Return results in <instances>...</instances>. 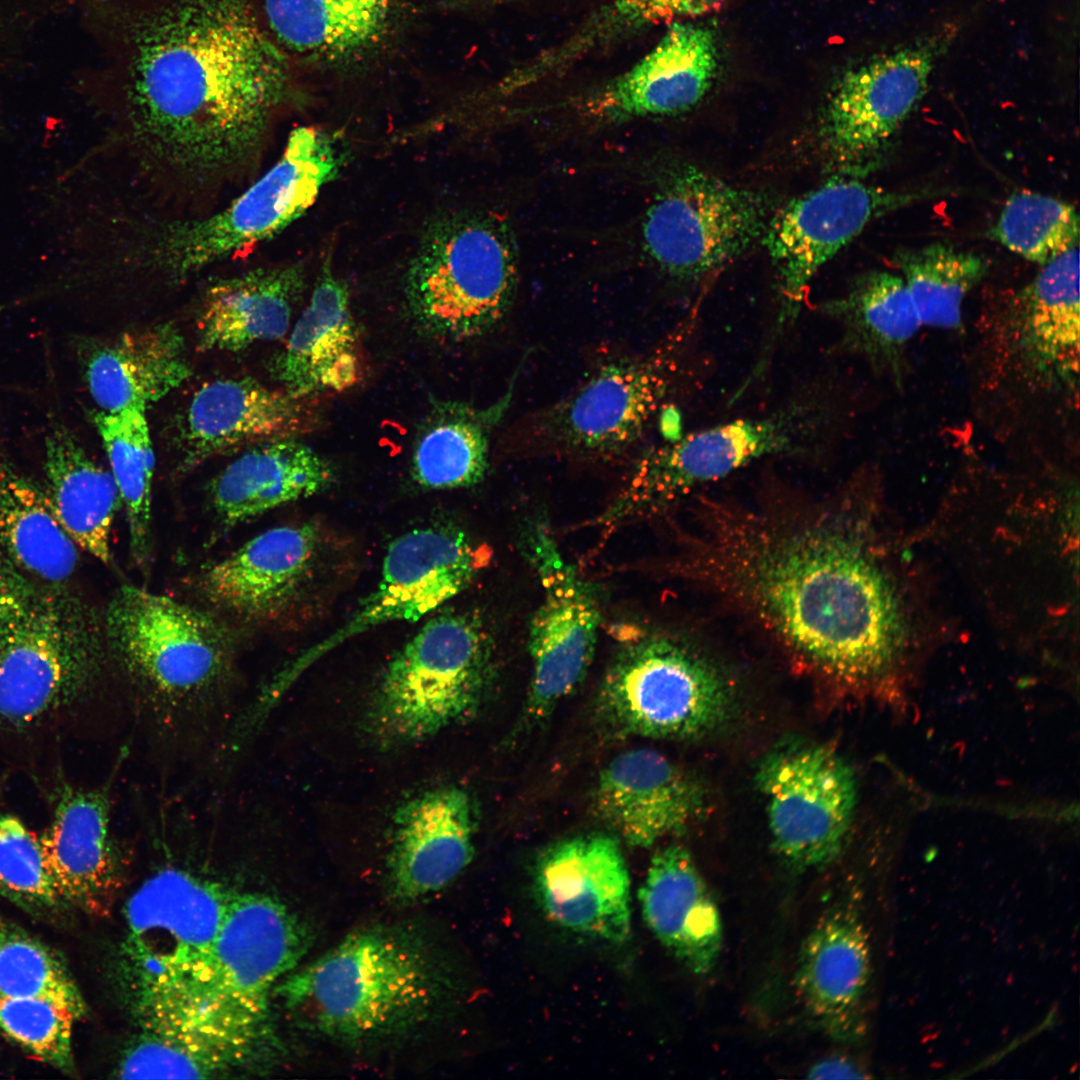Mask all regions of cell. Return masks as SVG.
<instances>
[{
	"mask_svg": "<svg viewBox=\"0 0 1080 1080\" xmlns=\"http://www.w3.org/2000/svg\"><path fill=\"white\" fill-rule=\"evenodd\" d=\"M800 517L716 508L699 568L791 654L840 680L884 670L903 640L896 596L832 506Z\"/></svg>",
	"mask_w": 1080,
	"mask_h": 1080,
	"instance_id": "7a4b0ae2",
	"label": "cell"
},
{
	"mask_svg": "<svg viewBox=\"0 0 1080 1080\" xmlns=\"http://www.w3.org/2000/svg\"><path fill=\"white\" fill-rule=\"evenodd\" d=\"M639 897L656 938L694 974L711 972L722 950V920L690 852L679 844L658 849Z\"/></svg>",
	"mask_w": 1080,
	"mask_h": 1080,
	"instance_id": "1f68e13d",
	"label": "cell"
},
{
	"mask_svg": "<svg viewBox=\"0 0 1080 1080\" xmlns=\"http://www.w3.org/2000/svg\"><path fill=\"white\" fill-rule=\"evenodd\" d=\"M39 585L0 551V644L32 602Z\"/></svg>",
	"mask_w": 1080,
	"mask_h": 1080,
	"instance_id": "bcb514c9",
	"label": "cell"
},
{
	"mask_svg": "<svg viewBox=\"0 0 1080 1080\" xmlns=\"http://www.w3.org/2000/svg\"><path fill=\"white\" fill-rule=\"evenodd\" d=\"M820 311L839 326L843 350L901 383L905 349L922 326L901 275L870 273Z\"/></svg>",
	"mask_w": 1080,
	"mask_h": 1080,
	"instance_id": "d590c367",
	"label": "cell"
},
{
	"mask_svg": "<svg viewBox=\"0 0 1080 1080\" xmlns=\"http://www.w3.org/2000/svg\"><path fill=\"white\" fill-rule=\"evenodd\" d=\"M315 423L309 398L250 377L214 380L195 392L179 416L180 465L193 468L213 457L298 438Z\"/></svg>",
	"mask_w": 1080,
	"mask_h": 1080,
	"instance_id": "44dd1931",
	"label": "cell"
},
{
	"mask_svg": "<svg viewBox=\"0 0 1080 1080\" xmlns=\"http://www.w3.org/2000/svg\"><path fill=\"white\" fill-rule=\"evenodd\" d=\"M248 1L297 67L353 68L383 48L396 21V0Z\"/></svg>",
	"mask_w": 1080,
	"mask_h": 1080,
	"instance_id": "d4e9b609",
	"label": "cell"
},
{
	"mask_svg": "<svg viewBox=\"0 0 1080 1080\" xmlns=\"http://www.w3.org/2000/svg\"><path fill=\"white\" fill-rule=\"evenodd\" d=\"M705 802L693 777L650 748L614 757L601 770L594 793L597 815L637 848L685 831L703 814Z\"/></svg>",
	"mask_w": 1080,
	"mask_h": 1080,
	"instance_id": "cb8c5ba5",
	"label": "cell"
},
{
	"mask_svg": "<svg viewBox=\"0 0 1080 1080\" xmlns=\"http://www.w3.org/2000/svg\"><path fill=\"white\" fill-rule=\"evenodd\" d=\"M40 842L66 903L89 914L108 912L121 873L111 827L110 784L83 788L62 781Z\"/></svg>",
	"mask_w": 1080,
	"mask_h": 1080,
	"instance_id": "603a6c76",
	"label": "cell"
},
{
	"mask_svg": "<svg viewBox=\"0 0 1080 1080\" xmlns=\"http://www.w3.org/2000/svg\"><path fill=\"white\" fill-rule=\"evenodd\" d=\"M895 263L921 325L941 329L961 327L964 299L988 268L984 257L944 242L898 251Z\"/></svg>",
	"mask_w": 1080,
	"mask_h": 1080,
	"instance_id": "ab89813d",
	"label": "cell"
},
{
	"mask_svg": "<svg viewBox=\"0 0 1080 1080\" xmlns=\"http://www.w3.org/2000/svg\"><path fill=\"white\" fill-rule=\"evenodd\" d=\"M1079 232L1074 206L1032 191L1011 195L990 231L1004 247L1041 266L1079 247Z\"/></svg>",
	"mask_w": 1080,
	"mask_h": 1080,
	"instance_id": "b9f144b4",
	"label": "cell"
},
{
	"mask_svg": "<svg viewBox=\"0 0 1080 1080\" xmlns=\"http://www.w3.org/2000/svg\"><path fill=\"white\" fill-rule=\"evenodd\" d=\"M77 354L89 393L103 412L147 408L191 374L184 337L167 322L126 331L111 341H81Z\"/></svg>",
	"mask_w": 1080,
	"mask_h": 1080,
	"instance_id": "4dcf8cb0",
	"label": "cell"
},
{
	"mask_svg": "<svg viewBox=\"0 0 1080 1080\" xmlns=\"http://www.w3.org/2000/svg\"><path fill=\"white\" fill-rule=\"evenodd\" d=\"M717 70L713 32L675 22L647 55L588 102V112L606 123L681 113L705 96Z\"/></svg>",
	"mask_w": 1080,
	"mask_h": 1080,
	"instance_id": "4316f807",
	"label": "cell"
},
{
	"mask_svg": "<svg viewBox=\"0 0 1080 1080\" xmlns=\"http://www.w3.org/2000/svg\"><path fill=\"white\" fill-rule=\"evenodd\" d=\"M93 424L102 441L110 473L124 506L129 548L135 564L147 570L151 556L152 479L155 457L146 408L96 411Z\"/></svg>",
	"mask_w": 1080,
	"mask_h": 1080,
	"instance_id": "f35d334b",
	"label": "cell"
},
{
	"mask_svg": "<svg viewBox=\"0 0 1080 1080\" xmlns=\"http://www.w3.org/2000/svg\"><path fill=\"white\" fill-rule=\"evenodd\" d=\"M870 974L869 941L856 910L831 907L801 946L794 983L806 1012L833 1040L862 1034Z\"/></svg>",
	"mask_w": 1080,
	"mask_h": 1080,
	"instance_id": "484cf974",
	"label": "cell"
},
{
	"mask_svg": "<svg viewBox=\"0 0 1080 1080\" xmlns=\"http://www.w3.org/2000/svg\"><path fill=\"white\" fill-rule=\"evenodd\" d=\"M509 397L479 408L456 400H433L417 428L411 473L428 489H456L483 480L489 466L493 427Z\"/></svg>",
	"mask_w": 1080,
	"mask_h": 1080,
	"instance_id": "8d00e7d4",
	"label": "cell"
},
{
	"mask_svg": "<svg viewBox=\"0 0 1080 1080\" xmlns=\"http://www.w3.org/2000/svg\"><path fill=\"white\" fill-rule=\"evenodd\" d=\"M840 424L832 393L794 397L761 416L695 431L643 453L598 523L615 526L680 501L758 460L810 456L828 448Z\"/></svg>",
	"mask_w": 1080,
	"mask_h": 1080,
	"instance_id": "52a82bcc",
	"label": "cell"
},
{
	"mask_svg": "<svg viewBox=\"0 0 1080 1080\" xmlns=\"http://www.w3.org/2000/svg\"><path fill=\"white\" fill-rule=\"evenodd\" d=\"M311 943V929L279 900L235 893L183 1029L245 1053L278 1052L271 1018L274 988Z\"/></svg>",
	"mask_w": 1080,
	"mask_h": 1080,
	"instance_id": "5b68a950",
	"label": "cell"
},
{
	"mask_svg": "<svg viewBox=\"0 0 1080 1080\" xmlns=\"http://www.w3.org/2000/svg\"><path fill=\"white\" fill-rule=\"evenodd\" d=\"M97 16L132 134L176 176L239 168L299 98L298 67L248 0H103Z\"/></svg>",
	"mask_w": 1080,
	"mask_h": 1080,
	"instance_id": "6da1fadb",
	"label": "cell"
},
{
	"mask_svg": "<svg viewBox=\"0 0 1080 1080\" xmlns=\"http://www.w3.org/2000/svg\"><path fill=\"white\" fill-rule=\"evenodd\" d=\"M954 32L942 30L873 56L844 73L826 103L820 135L850 168L878 161L927 91Z\"/></svg>",
	"mask_w": 1080,
	"mask_h": 1080,
	"instance_id": "d6986e66",
	"label": "cell"
},
{
	"mask_svg": "<svg viewBox=\"0 0 1080 1080\" xmlns=\"http://www.w3.org/2000/svg\"><path fill=\"white\" fill-rule=\"evenodd\" d=\"M493 651L479 617L431 618L385 668L365 714L369 738L382 748L403 747L471 720L493 682Z\"/></svg>",
	"mask_w": 1080,
	"mask_h": 1080,
	"instance_id": "30bf717a",
	"label": "cell"
},
{
	"mask_svg": "<svg viewBox=\"0 0 1080 1080\" xmlns=\"http://www.w3.org/2000/svg\"><path fill=\"white\" fill-rule=\"evenodd\" d=\"M475 814L470 795L444 786L401 804L387 861L389 893L409 902L450 884L471 862Z\"/></svg>",
	"mask_w": 1080,
	"mask_h": 1080,
	"instance_id": "7402d4cb",
	"label": "cell"
},
{
	"mask_svg": "<svg viewBox=\"0 0 1080 1080\" xmlns=\"http://www.w3.org/2000/svg\"><path fill=\"white\" fill-rule=\"evenodd\" d=\"M334 480L324 457L298 438H287L242 451L211 481L209 497L218 519L231 527L321 493Z\"/></svg>",
	"mask_w": 1080,
	"mask_h": 1080,
	"instance_id": "836d02e7",
	"label": "cell"
},
{
	"mask_svg": "<svg viewBox=\"0 0 1080 1080\" xmlns=\"http://www.w3.org/2000/svg\"><path fill=\"white\" fill-rule=\"evenodd\" d=\"M732 703L730 682L701 650L645 629L619 638L598 694L600 716L616 733L663 740L711 733Z\"/></svg>",
	"mask_w": 1080,
	"mask_h": 1080,
	"instance_id": "7c38bea8",
	"label": "cell"
},
{
	"mask_svg": "<svg viewBox=\"0 0 1080 1080\" xmlns=\"http://www.w3.org/2000/svg\"><path fill=\"white\" fill-rule=\"evenodd\" d=\"M0 895L39 918L54 917L67 905L47 867L40 834L16 814L2 809Z\"/></svg>",
	"mask_w": 1080,
	"mask_h": 1080,
	"instance_id": "ee69618b",
	"label": "cell"
},
{
	"mask_svg": "<svg viewBox=\"0 0 1080 1080\" xmlns=\"http://www.w3.org/2000/svg\"><path fill=\"white\" fill-rule=\"evenodd\" d=\"M305 287V268L298 263L258 268L214 282L200 306L198 349L236 352L282 338Z\"/></svg>",
	"mask_w": 1080,
	"mask_h": 1080,
	"instance_id": "d6a6232c",
	"label": "cell"
},
{
	"mask_svg": "<svg viewBox=\"0 0 1080 1080\" xmlns=\"http://www.w3.org/2000/svg\"><path fill=\"white\" fill-rule=\"evenodd\" d=\"M0 551L44 585H66L79 560L77 545L44 488L5 464H0Z\"/></svg>",
	"mask_w": 1080,
	"mask_h": 1080,
	"instance_id": "74e56055",
	"label": "cell"
},
{
	"mask_svg": "<svg viewBox=\"0 0 1080 1080\" xmlns=\"http://www.w3.org/2000/svg\"><path fill=\"white\" fill-rule=\"evenodd\" d=\"M269 370L280 388L299 398L342 392L362 377L359 331L346 282L323 263L311 297Z\"/></svg>",
	"mask_w": 1080,
	"mask_h": 1080,
	"instance_id": "83f0119b",
	"label": "cell"
},
{
	"mask_svg": "<svg viewBox=\"0 0 1080 1080\" xmlns=\"http://www.w3.org/2000/svg\"><path fill=\"white\" fill-rule=\"evenodd\" d=\"M523 534V552L536 571L542 600L528 628L532 662L525 715L539 721L584 679L592 663L602 620L600 597L560 552L543 523Z\"/></svg>",
	"mask_w": 1080,
	"mask_h": 1080,
	"instance_id": "e0dca14e",
	"label": "cell"
},
{
	"mask_svg": "<svg viewBox=\"0 0 1080 1080\" xmlns=\"http://www.w3.org/2000/svg\"><path fill=\"white\" fill-rule=\"evenodd\" d=\"M534 890L545 914L563 928L614 943L630 934V878L611 836H578L546 849Z\"/></svg>",
	"mask_w": 1080,
	"mask_h": 1080,
	"instance_id": "ffe728a7",
	"label": "cell"
},
{
	"mask_svg": "<svg viewBox=\"0 0 1080 1080\" xmlns=\"http://www.w3.org/2000/svg\"><path fill=\"white\" fill-rule=\"evenodd\" d=\"M104 637L142 705L161 725L209 714L232 672V644L211 616L122 585L109 601Z\"/></svg>",
	"mask_w": 1080,
	"mask_h": 1080,
	"instance_id": "277c9868",
	"label": "cell"
},
{
	"mask_svg": "<svg viewBox=\"0 0 1080 1080\" xmlns=\"http://www.w3.org/2000/svg\"><path fill=\"white\" fill-rule=\"evenodd\" d=\"M755 781L766 800L773 846L788 864L815 869L839 855L856 789L850 767L832 747L784 741L759 761Z\"/></svg>",
	"mask_w": 1080,
	"mask_h": 1080,
	"instance_id": "5bb4252c",
	"label": "cell"
},
{
	"mask_svg": "<svg viewBox=\"0 0 1080 1080\" xmlns=\"http://www.w3.org/2000/svg\"><path fill=\"white\" fill-rule=\"evenodd\" d=\"M451 988L448 968L422 932L374 925L287 974L273 996L300 1028L353 1046L416 1029L436 1015Z\"/></svg>",
	"mask_w": 1080,
	"mask_h": 1080,
	"instance_id": "3957f363",
	"label": "cell"
},
{
	"mask_svg": "<svg viewBox=\"0 0 1080 1080\" xmlns=\"http://www.w3.org/2000/svg\"><path fill=\"white\" fill-rule=\"evenodd\" d=\"M1004 344L1016 367L1041 384L1077 390L1079 367V247L1042 266L1017 295Z\"/></svg>",
	"mask_w": 1080,
	"mask_h": 1080,
	"instance_id": "f1b7e54d",
	"label": "cell"
},
{
	"mask_svg": "<svg viewBox=\"0 0 1080 1080\" xmlns=\"http://www.w3.org/2000/svg\"><path fill=\"white\" fill-rule=\"evenodd\" d=\"M77 1020L69 1009L56 1003L0 994V1033L65 1073L74 1072L72 1029Z\"/></svg>",
	"mask_w": 1080,
	"mask_h": 1080,
	"instance_id": "f6af8a7d",
	"label": "cell"
},
{
	"mask_svg": "<svg viewBox=\"0 0 1080 1080\" xmlns=\"http://www.w3.org/2000/svg\"><path fill=\"white\" fill-rule=\"evenodd\" d=\"M234 894L189 871L166 868L130 897L121 966L143 1029L182 1020Z\"/></svg>",
	"mask_w": 1080,
	"mask_h": 1080,
	"instance_id": "ba28073f",
	"label": "cell"
},
{
	"mask_svg": "<svg viewBox=\"0 0 1080 1080\" xmlns=\"http://www.w3.org/2000/svg\"><path fill=\"white\" fill-rule=\"evenodd\" d=\"M766 228L759 195L692 168L671 175L642 223L653 261L672 276L710 273L743 253Z\"/></svg>",
	"mask_w": 1080,
	"mask_h": 1080,
	"instance_id": "9a60e30c",
	"label": "cell"
},
{
	"mask_svg": "<svg viewBox=\"0 0 1080 1080\" xmlns=\"http://www.w3.org/2000/svg\"><path fill=\"white\" fill-rule=\"evenodd\" d=\"M320 536L311 523L269 529L212 565L200 586L210 603L239 618L272 619L300 588Z\"/></svg>",
	"mask_w": 1080,
	"mask_h": 1080,
	"instance_id": "f546056e",
	"label": "cell"
},
{
	"mask_svg": "<svg viewBox=\"0 0 1080 1080\" xmlns=\"http://www.w3.org/2000/svg\"><path fill=\"white\" fill-rule=\"evenodd\" d=\"M43 487L53 512L77 547L105 565L113 561L111 530L120 502L110 471L96 463L64 424L44 441Z\"/></svg>",
	"mask_w": 1080,
	"mask_h": 1080,
	"instance_id": "e575fe53",
	"label": "cell"
},
{
	"mask_svg": "<svg viewBox=\"0 0 1080 1080\" xmlns=\"http://www.w3.org/2000/svg\"><path fill=\"white\" fill-rule=\"evenodd\" d=\"M640 7L651 16L676 18L698 16L713 11L724 0H638Z\"/></svg>",
	"mask_w": 1080,
	"mask_h": 1080,
	"instance_id": "7dc6e473",
	"label": "cell"
},
{
	"mask_svg": "<svg viewBox=\"0 0 1080 1080\" xmlns=\"http://www.w3.org/2000/svg\"><path fill=\"white\" fill-rule=\"evenodd\" d=\"M912 195L890 193L857 179L829 181L790 201L765 228V245L779 277L777 315L752 374L766 370L775 344L797 319L820 268L881 213Z\"/></svg>",
	"mask_w": 1080,
	"mask_h": 1080,
	"instance_id": "2e32d148",
	"label": "cell"
},
{
	"mask_svg": "<svg viewBox=\"0 0 1080 1080\" xmlns=\"http://www.w3.org/2000/svg\"><path fill=\"white\" fill-rule=\"evenodd\" d=\"M251 1064L210 1041L181 1032L143 1029L120 1060V1078H211Z\"/></svg>",
	"mask_w": 1080,
	"mask_h": 1080,
	"instance_id": "7bdbcfd3",
	"label": "cell"
},
{
	"mask_svg": "<svg viewBox=\"0 0 1080 1080\" xmlns=\"http://www.w3.org/2000/svg\"><path fill=\"white\" fill-rule=\"evenodd\" d=\"M809 1078L813 1079H850L864 1078L863 1071L852 1061L842 1057L823 1059L809 1069Z\"/></svg>",
	"mask_w": 1080,
	"mask_h": 1080,
	"instance_id": "c3c4849f",
	"label": "cell"
},
{
	"mask_svg": "<svg viewBox=\"0 0 1080 1080\" xmlns=\"http://www.w3.org/2000/svg\"><path fill=\"white\" fill-rule=\"evenodd\" d=\"M104 654L93 610L66 585L40 584L0 644V755L73 717L98 684Z\"/></svg>",
	"mask_w": 1080,
	"mask_h": 1080,
	"instance_id": "8992f818",
	"label": "cell"
},
{
	"mask_svg": "<svg viewBox=\"0 0 1080 1080\" xmlns=\"http://www.w3.org/2000/svg\"><path fill=\"white\" fill-rule=\"evenodd\" d=\"M517 279L516 242L504 218L458 212L426 228L407 267L404 292L425 334L457 342L482 336L503 319Z\"/></svg>",
	"mask_w": 1080,
	"mask_h": 1080,
	"instance_id": "8fae6325",
	"label": "cell"
},
{
	"mask_svg": "<svg viewBox=\"0 0 1080 1080\" xmlns=\"http://www.w3.org/2000/svg\"><path fill=\"white\" fill-rule=\"evenodd\" d=\"M348 159L340 139L321 128L294 129L278 161L227 206L165 224L135 246L139 264L185 279L271 239L303 215Z\"/></svg>",
	"mask_w": 1080,
	"mask_h": 1080,
	"instance_id": "9c48e42d",
	"label": "cell"
},
{
	"mask_svg": "<svg viewBox=\"0 0 1080 1080\" xmlns=\"http://www.w3.org/2000/svg\"><path fill=\"white\" fill-rule=\"evenodd\" d=\"M697 322L694 312L650 351L607 362L575 392L530 416L517 432L520 448L595 458L631 448L668 396Z\"/></svg>",
	"mask_w": 1080,
	"mask_h": 1080,
	"instance_id": "4fadbf2b",
	"label": "cell"
},
{
	"mask_svg": "<svg viewBox=\"0 0 1080 1080\" xmlns=\"http://www.w3.org/2000/svg\"><path fill=\"white\" fill-rule=\"evenodd\" d=\"M480 568V551L458 528L431 526L401 535L387 548L376 589L343 625L298 656L276 681L287 688L326 653L381 624L418 621L462 592Z\"/></svg>",
	"mask_w": 1080,
	"mask_h": 1080,
	"instance_id": "ac0fdd59",
	"label": "cell"
},
{
	"mask_svg": "<svg viewBox=\"0 0 1080 1080\" xmlns=\"http://www.w3.org/2000/svg\"><path fill=\"white\" fill-rule=\"evenodd\" d=\"M0 994L40 998L78 1019L86 1004L63 957L14 923L0 918Z\"/></svg>",
	"mask_w": 1080,
	"mask_h": 1080,
	"instance_id": "60d3db41",
	"label": "cell"
}]
</instances>
